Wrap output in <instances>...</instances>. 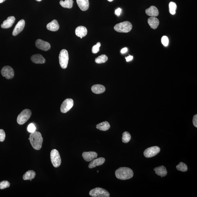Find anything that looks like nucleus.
Returning a JSON list of instances; mask_svg holds the SVG:
<instances>
[{"instance_id":"obj_1","label":"nucleus","mask_w":197,"mask_h":197,"mask_svg":"<svg viewBox=\"0 0 197 197\" xmlns=\"http://www.w3.org/2000/svg\"><path fill=\"white\" fill-rule=\"evenodd\" d=\"M30 141L34 149L39 150L42 147L43 138L40 133L35 131L31 133L29 137Z\"/></svg>"},{"instance_id":"obj_2","label":"nucleus","mask_w":197,"mask_h":197,"mask_svg":"<svg viewBox=\"0 0 197 197\" xmlns=\"http://www.w3.org/2000/svg\"><path fill=\"white\" fill-rule=\"evenodd\" d=\"M115 176L117 178L121 180L129 179L133 178V172L130 168L121 167L116 171Z\"/></svg>"},{"instance_id":"obj_3","label":"nucleus","mask_w":197,"mask_h":197,"mask_svg":"<svg viewBox=\"0 0 197 197\" xmlns=\"http://www.w3.org/2000/svg\"><path fill=\"white\" fill-rule=\"evenodd\" d=\"M132 29V25L129 21H124L116 25L114 29L117 32H128Z\"/></svg>"},{"instance_id":"obj_4","label":"nucleus","mask_w":197,"mask_h":197,"mask_svg":"<svg viewBox=\"0 0 197 197\" xmlns=\"http://www.w3.org/2000/svg\"><path fill=\"white\" fill-rule=\"evenodd\" d=\"M32 115V112L29 109L23 110L18 116L17 122L20 125L24 124L30 118Z\"/></svg>"},{"instance_id":"obj_5","label":"nucleus","mask_w":197,"mask_h":197,"mask_svg":"<svg viewBox=\"0 0 197 197\" xmlns=\"http://www.w3.org/2000/svg\"><path fill=\"white\" fill-rule=\"evenodd\" d=\"M90 196L93 197H109L110 194L106 190L101 188H96L91 190L89 192Z\"/></svg>"},{"instance_id":"obj_6","label":"nucleus","mask_w":197,"mask_h":197,"mask_svg":"<svg viewBox=\"0 0 197 197\" xmlns=\"http://www.w3.org/2000/svg\"><path fill=\"white\" fill-rule=\"evenodd\" d=\"M59 63L61 67L66 69L68 66L69 61L68 53L66 49H63L60 51L59 56Z\"/></svg>"},{"instance_id":"obj_7","label":"nucleus","mask_w":197,"mask_h":197,"mask_svg":"<svg viewBox=\"0 0 197 197\" xmlns=\"http://www.w3.org/2000/svg\"><path fill=\"white\" fill-rule=\"evenodd\" d=\"M50 158L54 167L57 168L60 165L61 160L59 151L57 150H52L50 153Z\"/></svg>"},{"instance_id":"obj_8","label":"nucleus","mask_w":197,"mask_h":197,"mask_svg":"<svg viewBox=\"0 0 197 197\" xmlns=\"http://www.w3.org/2000/svg\"><path fill=\"white\" fill-rule=\"evenodd\" d=\"M160 151V148L158 146H155L146 149L144 151V154L146 158H151L155 156Z\"/></svg>"},{"instance_id":"obj_9","label":"nucleus","mask_w":197,"mask_h":197,"mask_svg":"<svg viewBox=\"0 0 197 197\" xmlns=\"http://www.w3.org/2000/svg\"><path fill=\"white\" fill-rule=\"evenodd\" d=\"M73 106V100L71 99H66L61 104V111L63 113H66L71 109Z\"/></svg>"},{"instance_id":"obj_10","label":"nucleus","mask_w":197,"mask_h":197,"mask_svg":"<svg viewBox=\"0 0 197 197\" xmlns=\"http://www.w3.org/2000/svg\"><path fill=\"white\" fill-rule=\"evenodd\" d=\"M1 73L3 77L8 79H12L14 76V72L13 69L9 66H6L2 68Z\"/></svg>"},{"instance_id":"obj_11","label":"nucleus","mask_w":197,"mask_h":197,"mask_svg":"<svg viewBox=\"0 0 197 197\" xmlns=\"http://www.w3.org/2000/svg\"><path fill=\"white\" fill-rule=\"evenodd\" d=\"M36 46L39 49L44 51H47L50 48V45L49 43L41 39H38L36 41Z\"/></svg>"},{"instance_id":"obj_12","label":"nucleus","mask_w":197,"mask_h":197,"mask_svg":"<svg viewBox=\"0 0 197 197\" xmlns=\"http://www.w3.org/2000/svg\"><path fill=\"white\" fill-rule=\"evenodd\" d=\"M25 22L24 20L22 19L18 22L12 32V35L16 36L22 31L25 26Z\"/></svg>"},{"instance_id":"obj_13","label":"nucleus","mask_w":197,"mask_h":197,"mask_svg":"<svg viewBox=\"0 0 197 197\" xmlns=\"http://www.w3.org/2000/svg\"><path fill=\"white\" fill-rule=\"evenodd\" d=\"M82 156L86 161L90 162L97 158V154L95 151L84 152Z\"/></svg>"},{"instance_id":"obj_14","label":"nucleus","mask_w":197,"mask_h":197,"mask_svg":"<svg viewBox=\"0 0 197 197\" xmlns=\"http://www.w3.org/2000/svg\"><path fill=\"white\" fill-rule=\"evenodd\" d=\"M105 162V159L103 157H99V158L92 160L88 165V167L90 169L96 167L97 166L102 165Z\"/></svg>"},{"instance_id":"obj_15","label":"nucleus","mask_w":197,"mask_h":197,"mask_svg":"<svg viewBox=\"0 0 197 197\" xmlns=\"http://www.w3.org/2000/svg\"><path fill=\"white\" fill-rule=\"evenodd\" d=\"M15 21V17L14 16H10L8 17L6 20L3 21L2 24L1 25L2 28L3 29H8L10 28L13 25Z\"/></svg>"},{"instance_id":"obj_16","label":"nucleus","mask_w":197,"mask_h":197,"mask_svg":"<svg viewBox=\"0 0 197 197\" xmlns=\"http://www.w3.org/2000/svg\"><path fill=\"white\" fill-rule=\"evenodd\" d=\"M31 59L32 62L36 64H44L46 62V59L40 54H36L32 55L31 57Z\"/></svg>"},{"instance_id":"obj_17","label":"nucleus","mask_w":197,"mask_h":197,"mask_svg":"<svg viewBox=\"0 0 197 197\" xmlns=\"http://www.w3.org/2000/svg\"><path fill=\"white\" fill-rule=\"evenodd\" d=\"M78 6L83 11L88 10L89 7V2L88 0H76Z\"/></svg>"},{"instance_id":"obj_18","label":"nucleus","mask_w":197,"mask_h":197,"mask_svg":"<svg viewBox=\"0 0 197 197\" xmlns=\"http://www.w3.org/2000/svg\"><path fill=\"white\" fill-rule=\"evenodd\" d=\"M75 34L78 37H84L87 34V30L85 27L79 26L77 27L75 30Z\"/></svg>"},{"instance_id":"obj_19","label":"nucleus","mask_w":197,"mask_h":197,"mask_svg":"<svg viewBox=\"0 0 197 197\" xmlns=\"http://www.w3.org/2000/svg\"><path fill=\"white\" fill-rule=\"evenodd\" d=\"M59 25L56 20H53L51 22L49 23L47 25L46 28L48 30L52 32L57 31L59 29Z\"/></svg>"},{"instance_id":"obj_20","label":"nucleus","mask_w":197,"mask_h":197,"mask_svg":"<svg viewBox=\"0 0 197 197\" xmlns=\"http://www.w3.org/2000/svg\"><path fill=\"white\" fill-rule=\"evenodd\" d=\"M145 12L147 15L151 16V17H157L159 14L158 9L155 6L150 7L146 10Z\"/></svg>"},{"instance_id":"obj_21","label":"nucleus","mask_w":197,"mask_h":197,"mask_svg":"<svg viewBox=\"0 0 197 197\" xmlns=\"http://www.w3.org/2000/svg\"><path fill=\"white\" fill-rule=\"evenodd\" d=\"M154 171L156 174L159 176L162 177L165 176L167 174V171L166 168L164 166H160L154 169Z\"/></svg>"},{"instance_id":"obj_22","label":"nucleus","mask_w":197,"mask_h":197,"mask_svg":"<svg viewBox=\"0 0 197 197\" xmlns=\"http://www.w3.org/2000/svg\"><path fill=\"white\" fill-rule=\"evenodd\" d=\"M92 92L96 94H100L104 93L106 90L104 86L100 84H96L92 86Z\"/></svg>"},{"instance_id":"obj_23","label":"nucleus","mask_w":197,"mask_h":197,"mask_svg":"<svg viewBox=\"0 0 197 197\" xmlns=\"http://www.w3.org/2000/svg\"><path fill=\"white\" fill-rule=\"evenodd\" d=\"M148 23L151 28L155 29L159 24V21L155 17H151L148 19Z\"/></svg>"},{"instance_id":"obj_24","label":"nucleus","mask_w":197,"mask_h":197,"mask_svg":"<svg viewBox=\"0 0 197 197\" xmlns=\"http://www.w3.org/2000/svg\"><path fill=\"white\" fill-rule=\"evenodd\" d=\"M96 127L100 131H106L110 129V125L108 122L105 121L97 124Z\"/></svg>"},{"instance_id":"obj_25","label":"nucleus","mask_w":197,"mask_h":197,"mask_svg":"<svg viewBox=\"0 0 197 197\" xmlns=\"http://www.w3.org/2000/svg\"><path fill=\"white\" fill-rule=\"evenodd\" d=\"M36 173L33 171L30 170L25 173L23 176V179L25 180H31L35 178Z\"/></svg>"},{"instance_id":"obj_26","label":"nucleus","mask_w":197,"mask_h":197,"mask_svg":"<svg viewBox=\"0 0 197 197\" xmlns=\"http://www.w3.org/2000/svg\"><path fill=\"white\" fill-rule=\"evenodd\" d=\"M73 0H65L64 1H61L59 4L63 8H71L73 7Z\"/></svg>"},{"instance_id":"obj_27","label":"nucleus","mask_w":197,"mask_h":197,"mask_svg":"<svg viewBox=\"0 0 197 197\" xmlns=\"http://www.w3.org/2000/svg\"><path fill=\"white\" fill-rule=\"evenodd\" d=\"M108 59L107 56L105 55H102L95 59V62L97 64H102L106 62Z\"/></svg>"},{"instance_id":"obj_28","label":"nucleus","mask_w":197,"mask_h":197,"mask_svg":"<svg viewBox=\"0 0 197 197\" xmlns=\"http://www.w3.org/2000/svg\"><path fill=\"white\" fill-rule=\"evenodd\" d=\"M131 139V134L127 131H125L123 133L122 137V141L124 143H127Z\"/></svg>"},{"instance_id":"obj_29","label":"nucleus","mask_w":197,"mask_h":197,"mask_svg":"<svg viewBox=\"0 0 197 197\" xmlns=\"http://www.w3.org/2000/svg\"><path fill=\"white\" fill-rule=\"evenodd\" d=\"M176 168L178 170L183 172H185L188 170L187 165L182 162H180L178 165L176 166Z\"/></svg>"},{"instance_id":"obj_30","label":"nucleus","mask_w":197,"mask_h":197,"mask_svg":"<svg viewBox=\"0 0 197 197\" xmlns=\"http://www.w3.org/2000/svg\"><path fill=\"white\" fill-rule=\"evenodd\" d=\"M177 9V5L176 3L171 2L169 3V12L172 15H175L176 14V10Z\"/></svg>"},{"instance_id":"obj_31","label":"nucleus","mask_w":197,"mask_h":197,"mask_svg":"<svg viewBox=\"0 0 197 197\" xmlns=\"http://www.w3.org/2000/svg\"><path fill=\"white\" fill-rule=\"evenodd\" d=\"M10 183L7 181H3L0 182V189H3L10 187Z\"/></svg>"},{"instance_id":"obj_32","label":"nucleus","mask_w":197,"mask_h":197,"mask_svg":"<svg viewBox=\"0 0 197 197\" xmlns=\"http://www.w3.org/2000/svg\"><path fill=\"white\" fill-rule=\"evenodd\" d=\"M100 46V43L99 42H97L96 45L94 46L92 48V52L94 54L97 53L99 51V48Z\"/></svg>"},{"instance_id":"obj_33","label":"nucleus","mask_w":197,"mask_h":197,"mask_svg":"<svg viewBox=\"0 0 197 197\" xmlns=\"http://www.w3.org/2000/svg\"><path fill=\"white\" fill-rule=\"evenodd\" d=\"M169 39L167 36H164L161 39V42L162 44L164 46H167L169 44Z\"/></svg>"},{"instance_id":"obj_34","label":"nucleus","mask_w":197,"mask_h":197,"mask_svg":"<svg viewBox=\"0 0 197 197\" xmlns=\"http://www.w3.org/2000/svg\"><path fill=\"white\" fill-rule=\"evenodd\" d=\"M36 127L33 124H29L28 127V131L31 133H34L36 131Z\"/></svg>"},{"instance_id":"obj_35","label":"nucleus","mask_w":197,"mask_h":197,"mask_svg":"<svg viewBox=\"0 0 197 197\" xmlns=\"http://www.w3.org/2000/svg\"><path fill=\"white\" fill-rule=\"evenodd\" d=\"M6 134L5 132L2 129H0V142H3L5 140Z\"/></svg>"},{"instance_id":"obj_36","label":"nucleus","mask_w":197,"mask_h":197,"mask_svg":"<svg viewBox=\"0 0 197 197\" xmlns=\"http://www.w3.org/2000/svg\"><path fill=\"white\" fill-rule=\"evenodd\" d=\"M193 123L195 127H197V115L194 116L193 118Z\"/></svg>"},{"instance_id":"obj_37","label":"nucleus","mask_w":197,"mask_h":197,"mask_svg":"<svg viewBox=\"0 0 197 197\" xmlns=\"http://www.w3.org/2000/svg\"><path fill=\"white\" fill-rule=\"evenodd\" d=\"M122 12V9L121 8H117V10H116L115 11V15H116L117 16H120V14L121 13V12Z\"/></svg>"},{"instance_id":"obj_38","label":"nucleus","mask_w":197,"mask_h":197,"mask_svg":"<svg viewBox=\"0 0 197 197\" xmlns=\"http://www.w3.org/2000/svg\"><path fill=\"white\" fill-rule=\"evenodd\" d=\"M133 58V56H129L126 57L125 59H126V61H127V62H129V61L132 60Z\"/></svg>"},{"instance_id":"obj_39","label":"nucleus","mask_w":197,"mask_h":197,"mask_svg":"<svg viewBox=\"0 0 197 197\" xmlns=\"http://www.w3.org/2000/svg\"><path fill=\"white\" fill-rule=\"evenodd\" d=\"M127 50H128V49L127 48H124L123 49H122L121 50V53L122 54H124V53H126V52L127 51Z\"/></svg>"},{"instance_id":"obj_40","label":"nucleus","mask_w":197,"mask_h":197,"mask_svg":"<svg viewBox=\"0 0 197 197\" xmlns=\"http://www.w3.org/2000/svg\"><path fill=\"white\" fill-rule=\"evenodd\" d=\"M5 1H6V0H0V3L4 2Z\"/></svg>"},{"instance_id":"obj_41","label":"nucleus","mask_w":197,"mask_h":197,"mask_svg":"<svg viewBox=\"0 0 197 197\" xmlns=\"http://www.w3.org/2000/svg\"><path fill=\"white\" fill-rule=\"evenodd\" d=\"M107 1L109 2H112L114 1V0H107Z\"/></svg>"},{"instance_id":"obj_42","label":"nucleus","mask_w":197,"mask_h":197,"mask_svg":"<svg viewBox=\"0 0 197 197\" xmlns=\"http://www.w3.org/2000/svg\"><path fill=\"white\" fill-rule=\"evenodd\" d=\"M36 1H38V2H40L41 1H42V0H36Z\"/></svg>"},{"instance_id":"obj_43","label":"nucleus","mask_w":197,"mask_h":197,"mask_svg":"<svg viewBox=\"0 0 197 197\" xmlns=\"http://www.w3.org/2000/svg\"><path fill=\"white\" fill-rule=\"evenodd\" d=\"M99 172V171H97V173H98Z\"/></svg>"},{"instance_id":"obj_44","label":"nucleus","mask_w":197,"mask_h":197,"mask_svg":"<svg viewBox=\"0 0 197 197\" xmlns=\"http://www.w3.org/2000/svg\"><path fill=\"white\" fill-rule=\"evenodd\" d=\"M80 38H81V39H82L83 37H80Z\"/></svg>"}]
</instances>
